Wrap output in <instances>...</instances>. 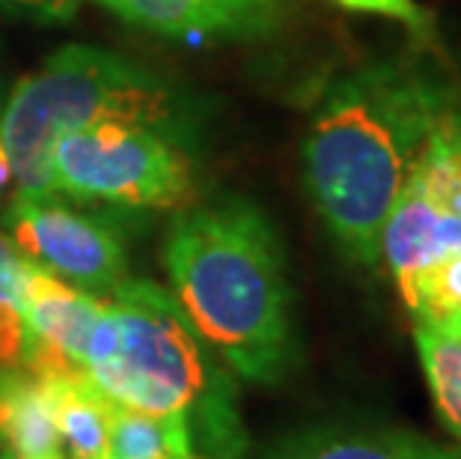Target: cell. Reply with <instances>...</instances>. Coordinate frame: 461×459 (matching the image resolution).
Wrapping results in <instances>:
<instances>
[{
	"label": "cell",
	"mask_w": 461,
	"mask_h": 459,
	"mask_svg": "<svg viewBox=\"0 0 461 459\" xmlns=\"http://www.w3.org/2000/svg\"><path fill=\"white\" fill-rule=\"evenodd\" d=\"M458 111L453 78L417 57H384L337 75L303 134V182L339 251L378 266L381 230L429 134Z\"/></svg>",
	"instance_id": "1"
},
{
	"label": "cell",
	"mask_w": 461,
	"mask_h": 459,
	"mask_svg": "<svg viewBox=\"0 0 461 459\" xmlns=\"http://www.w3.org/2000/svg\"><path fill=\"white\" fill-rule=\"evenodd\" d=\"M170 292L235 376L283 382L298 364L295 296L274 221L241 194L185 209L164 239Z\"/></svg>",
	"instance_id": "2"
},
{
	"label": "cell",
	"mask_w": 461,
	"mask_h": 459,
	"mask_svg": "<svg viewBox=\"0 0 461 459\" xmlns=\"http://www.w3.org/2000/svg\"><path fill=\"white\" fill-rule=\"evenodd\" d=\"M84 370L113 403L176 412L188 421L200 459H248L235 373L149 278H125L107 292Z\"/></svg>",
	"instance_id": "3"
},
{
	"label": "cell",
	"mask_w": 461,
	"mask_h": 459,
	"mask_svg": "<svg viewBox=\"0 0 461 459\" xmlns=\"http://www.w3.org/2000/svg\"><path fill=\"white\" fill-rule=\"evenodd\" d=\"M122 120L197 150L205 111L188 90L122 54L95 45H66L24 75L0 107V141L9 152L18 194L57 197L51 150L66 132Z\"/></svg>",
	"instance_id": "4"
},
{
	"label": "cell",
	"mask_w": 461,
	"mask_h": 459,
	"mask_svg": "<svg viewBox=\"0 0 461 459\" xmlns=\"http://www.w3.org/2000/svg\"><path fill=\"white\" fill-rule=\"evenodd\" d=\"M51 182L57 197L122 209H185L194 197L188 150L122 120L66 132L51 150Z\"/></svg>",
	"instance_id": "5"
},
{
	"label": "cell",
	"mask_w": 461,
	"mask_h": 459,
	"mask_svg": "<svg viewBox=\"0 0 461 459\" xmlns=\"http://www.w3.org/2000/svg\"><path fill=\"white\" fill-rule=\"evenodd\" d=\"M6 239L39 266L93 296L129 278V251L111 224L57 197L15 194L4 212Z\"/></svg>",
	"instance_id": "6"
},
{
	"label": "cell",
	"mask_w": 461,
	"mask_h": 459,
	"mask_svg": "<svg viewBox=\"0 0 461 459\" xmlns=\"http://www.w3.org/2000/svg\"><path fill=\"white\" fill-rule=\"evenodd\" d=\"M122 22L182 42H253L280 31L286 0H95Z\"/></svg>",
	"instance_id": "7"
},
{
	"label": "cell",
	"mask_w": 461,
	"mask_h": 459,
	"mask_svg": "<svg viewBox=\"0 0 461 459\" xmlns=\"http://www.w3.org/2000/svg\"><path fill=\"white\" fill-rule=\"evenodd\" d=\"M456 253H461V215L438 209L417 185L405 179L381 230V257L405 308L414 298L420 278Z\"/></svg>",
	"instance_id": "8"
},
{
	"label": "cell",
	"mask_w": 461,
	"mask_h": 459,
	"mask_svg": "<svg viewBox=\"0 0 461 459\" xmlns=\"http://www.w3.org/2000/svg\"><path fill=\"white\" fill-rule=\"evenodd\" d=\"M18 292H22V314L31 331V344L51 349L84 367L95 326L102 319L104 298L63 280L31 257L22 262Z\"/></svg>",
	"instance_id": "9"
},
{
	"label": "cell",
	"mask_w": 461,
	"mask_h": 459,
	"mask_svg": "<svg viewBox=\"0 0 461 459\" xmlns=\"http://www.w3.org/2000/svg\"><path fill=\"white\" fill-rule=\"evenodd\" d=\"M262 459H461L414 429L330 421L289 433L265 447Z\"/></svg>",
	"instance_id": "10"
},
{
	"label": "cell",
	"mask_w": 461,
	"mask_h": 459,
	"mask_svg": "<svg viewBox=\"0 0 461 459\" xmlns=\"http://www.w3.org/2000/svg\"><path fill=\"white\" fill-rule=\"evenodd\" d=\"M36 379L51 397L66 459H113L111 397L93 382L90 373L84 367H66Z\"/></svg>",
	"instance_id": "11"
},
{
	"label": "cell",
	"mask_w": 461,
	"mask_h": 459,
	"mask_svg": "<svg viewBox=\"0 0 461 459\" xmlns=\"http://www.w3.org/2000/svg\"><path fill=\"white\" fill-rule=\"evenodd\" d=\"M6 451L15 459H66L45 385L22 367H6Z\"/></svg>",
	"instance_id": "12"
},
{
	"label": "cell",
	"mask_w": 461,
	"mask_h": 459,
	"mask_svg": "<svg viewBox=\"0 0 461 459\" xmlns=\"http://www.w3.org/2000/svg\"><path fill=\"white\" fill-rule=\"evenodd\" d=\"M113 459H200L188 421L176 412H143L111 399Z\"/></svg>",
	"instance_id": "13"
},
{
	"label": "cell",
	"mask_w": 461,
	"mask_h": 459,
	"mask_svg": "<svg viewBox=\"0 0 461 459\" xmlns=\"http://www.w3.org/2000/svg\"><path fill=\"white\" fill-rule=\"evenodd\" d=\"M405 179L438 209L461 215V111H453L429 134Z\"/></svg>",
	"instance_id": "14"
},
{
	"label": "cell",
	"mask_w": 461,
	"mask_h": 459,
	"mask_svg": "<svg viewBox=\"0 0 461 459\" xmlns=\"http://www.w3.org/2000/svg\"><path fill=\"white\" fill-rule=\"evenodd\" d=\"M414 344L440 421L461 442V337L417 326Z\"/></svg>",
	"instance_id": "15"
},
{
	"label": "cell",
	"mask_w": 461,
	"mask_h": 459,
	"mask_svg": "<svg viewBox=\"0 0 461 459\" xmlns=\"http://www.w3.org/2000/svg\"><path fill=\"white\" fill-rule=\"evenodd\" d=\"M408 310L417 326L461 337V253L440 260L420 278Z\"/></svg>",
	"instance_id": "16"
},
{
	"label": "cell",
	"mask_w": 461,
	"mask_h": 459,
	"mask_svg": "<svg viewBox=\"0 0 461 459\" xmlns=\"http://www.w3.org/2000/svg\"><path fill=\"white\" fill-rule=\"evenodd\" d=\"M22 262L24 253L0 236V364L24 367L31 331L22 314Z\"/></svg>",
	"instance_id": "17"
},
{
	"label": "cell",
	"mask_w": 461,
	"mask_h": 459,
	"mask_svg": "<svg viewBox=\"0 0 461 459\" xmlns=\"http://www.w3.org/2000/svg\"><path fill=\"white\" fill-rule=\"evenodd\" d=\"M333 4H339L342 9H351V13L393 18V22L405 24L408 31H414L417 36L431 31V18L417 0H333Z\"/></svg>",
	"instance_id": "18"
},
{
	"label": "cell",
	"mask_w": 461,
	"mask_h": 459,
	"mask_svg": "<svg viewBox=\"0 0 461 459\" xmlns=\"http://www.w3.org/2000/svg\"><path fill=\"white\" fill-rule=\"evenodd\" d=\"M77 6H81V0H0V9L36 15L45 18V22H63Z\"/></svg>",
	"instance_id": "19"
},
{
	"label": "cell",
	"mask_w": 461,
	"mask_h": 459,
	"mask_svg": "<svg viewBox=\"0 0 461 459\" xmlns=\"http://www.w3.org/2000/svg\"><path fill=\"white\" fill-rule=\"evenodd\" d=\"M4 376H6V367L0 364V451H6V399H4Z\"/></svg>",
	"instance_id": "20"
},
{
	"label": "cell",
	"mask_w": 461,
	"mask_h": 459,
	"mask_svg": "<svg viewBox=\"0 0 461 459\" xmlns=\"http://www.w3.org/2000/svg\"><path fill=\"white\" fill-rule=\"evenodd\" d=\"M9 182H15L13 179V164H9V152H6L4 141H0V191H4Z\"/></svg>",
	"instance_id": "21"
},
{
	"label": "cell",
	"mask_w": 461,
	"mask_h": 459,
	"mask_svg": "<svg viewBox=\"0 0 461 459\" xmlns=\"http://www.w3.org/2000/svg\"><path fill=\"white\" fill-rule=\"evenodd\" d=\"M0 459H15V456L9 454V451H0Z\"/></svg>",
	"instance_id": "22"
},
{
	"label": "cell",
	"mask_w": 461,
	"mask_h": 459,
	"mask_svg": "<svg viewBox=\"0 0 461 459\" xmlns=\"http://www.w3.org/2000/svg\"><path fill=\"white\" fill-rule=\"evenodd\" d=\"M0 107H4V93H0Z\"/></svg>",
	"instance_id": "23"
}]
</instances>
